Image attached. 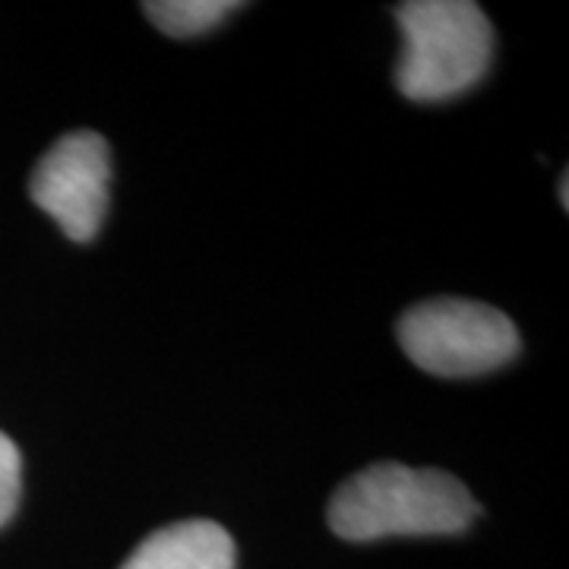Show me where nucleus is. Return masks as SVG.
Segmentation results:
<instances>
[{"instance_id": "1", "label": "nucleus", "mask_w": 569, "mask_h": 569, "mask_svg": "<svg viewBox=\"0 0 569 569\" xmlns=\"http://www.w3.org/2000/svg\"><path fill=\"white\" fill-rule=\"evenodd\" d=\"M478 503L440 468L377 462L351 475L329 503V526L346 541L392 535H456L471 526Z\"/></svg>"}, {"instance_id": "2", "label": "nucleus", "mask_w": 569, "mask_h": 569, "mask_svg": "<svg viewBox=\"0 0 569 569\" xmlns=\"http://www.w3.org/2000/svg\"><path fill=\"white\" fill-rule=\"evenodd\" d=\"M402 58L399 92L411 102H443L471 89L488 73L493 29L478 3L411 0L396 7Z\"/></svg>"}, {"instance_id": "3", "label": "nucleus", "mask_w": 569, "mask_h": 569, "mask_svg": "<svg viewBox=\"0 0 569 569\" xmlns=\"http://www.w3.org/2000/svg\"><path fill=\"white\" fill-rule=\"evenodd\" d=\"M399 346L433 377H478L516 358L519 332L497 307L437 298L402 313Z\"/></svg>"}, {"instance_id": "4", "label": "nucleus", "mask_w": 569, "mask_h": 569, "mask_svg": "<svg viewBox=\"0 0 569 569\" xmlns=\"http://www.w3.org/2000/svg\"><path fill=\"white\" fill-rule=\"evenodd\" d=\"M111 156L99 133H67L54 142L29 181V193L61 224L70 241H92L104 222Z\"/></svg>"}, {"instance_id": "5", "label": "nucleus", "mask_w": 569, "mask_h": 569, "mask_svg": "<svg viewBox=\"0 0 569 569\" xmlns=\"http://www.w3.org/2000/svg\"><path fill=\"white\" fill-rule=\"evenodd\" d=\"M121 569H234V541L219 522L187 519L149 535Z\"/></svg>"}, {"instance_id": "6", "label": "nucleus", "mask_w": 569, "mask_h": 569, "mask_svg": "<svg viewBox=\"0 0 569 569\" xmlns=\"http://www.w3.org/2000/svg\"><path fill=\"white\" fill-rule=\"evenodd\" d=\"M234 10H241V3H234V0H156V3H142V13L149 17V22H156L164 36H174V39L203 36L222 20H228Z\"/></svg>"}, {"instance_id": "7", "label": "nucleus", "mask_w": 569, "mask_h": 569, "mask_svg": "<svg viewBox=\"0 0 569 569\" xmlns=\"http://www.w3.org/2000/svg\"><path fill=\"white\" fill-rule=\"evenodd\" d=\"M22 490V459L17 443L0 433V526L10 522V516L20 507Z\"/></svg>"}, {"instance_id": "8", "label": "nucleus", "mask_w": 569, "mask_h": 569, "mask_svg": "<svg viewBox=\"0 0 569 569\" xmlns=\"http://www.w3.org/2000/svg\"><path fill=\"white\" fill-rule=\"evenodd\" d=\"M560 203L567 206V174L560 178Z\"/></svg>"}]
</instances>
